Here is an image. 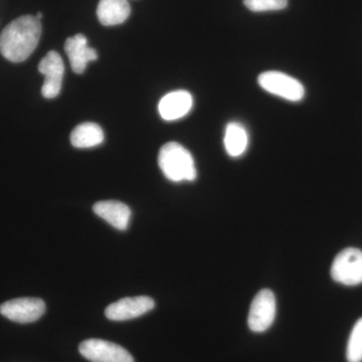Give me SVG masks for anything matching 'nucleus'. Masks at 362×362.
Masks as SVG:
<instances>
[{
    "mask_svg": "<svg viewBox=\"0 0 362 362\" xmlns=\"http://www.w3.org/2000/svg\"><path fill=\"white\" fill-rule=\"evenodd\" d=\"M42 23L33 16L11 21L0 35V52L13 63L25 61L39 45Z\"/></svg>",
    "mask_w": 362,
    "mask_h": 362,
    "instance_id": "obj_1",
    "label": "nucleus"
},
{
    "mask_svg": "<svg viewBox=\"0 0 362 362\" xmlns=\"http://www.w3.org/2000/svg\"><path fill=\"white\" fill-rule=\"evenodd\" d=\"M158 164L165 177L173 182L194 181L197 178L194 157L180 143L164 144L159 151Z\"/></svg>",
    "mask_w": 362,
    "mask_h": 362,
    "instance_id": "obj_2",
    "label": "nucleus"
},
{
    "mask_svg": "<svg viewBox=\"0 0 362 362\" xmlns=\"http://www.w3.org/2000/svg\"><path fill=\"white\" fill-rule=\"evenodd\" d=\"M331 277L345 286L362 283V252L356 247H347L335 257L331 266Z\"/></svg>",
    "mask_w": 362,
    "mask_h": 362,
    "instance_id": "obj_3",
    "label": "nucleus"
},
{
    "mask_svg": "<svg viewBox=\"0 0 362 362\" xmlns=\"http://www.w3.org/2000/svg\"><path fill=\"white\" fill-rule=\"evenodd\" d=\"M258 82L266 92L287 101L299 102L305 96L304 86L296 78L282 71H265L259 76Z\"/></svg>",
    "mask_w": 362,
    "mask_h": 362,
    "instance_id": "obj_4",
    "label": "nucleus"
},
{
    "mask_svg": "<svg viewBox=\"0 0 362 362\" xmlns=\"http://www.w3.org/2000/svg\"><path fill=\"white\" fill-rule=\"evenodd\" d=\"M277 303L274 293L270 289H263L255 296L249 316L247 325L252 332H265L275 320Z\"/></svg>",
    "mask_w": 362,
    "mask_h": 362,
    "instance_id": "obj_5",
    "label": "nucleus"
},
{
    "mask_svg": "<svg viewBox=\"0 0 362 362\" xmlns=\"http://www.w3.org/2000/svg\"><path fill=\"white\" fill-rule=\"evenodd\" d=\"M78 351L92 362H134V358L127 350L106 340H85L78 346Z\"/></svg>",
    "mask_w": 362,
    "mask_h": 362,
    "instance_id": "obj_6",
    "label": "nucleus"
},
{
    "mask_svg": "<svg viewBox=\"0 0 362 362\" xmlns=\"http://www.w3.org/2000/svg\"><path fill=\"white\" fill-rule=\"evenodd\" d=\"M45 312V304L40 298H16L0 305V314L16 323H33Z\"/></svg>",
    "mask_w": 362,
    "mask_h": 362,
    "instance_id": "obj_7",
    "label": "nucleus"
},
{
    "mask_svg": "<svg viewBox=\"0 0 362 362\" xmlns=\"http://www.w3.org/2000/svg\"><path fill=\"white\" fill-rule=\"evenodd\" d=\"M39 71L45 77L42 94L45 99L58 97L63 85L65 65L59 52L51 51L40 61Z\"/></svg>",
    "mask_w": 362,
    "mask_h": 362,
    "instance_id": "obj_8",
    "label": "nucleus"
},
{
    "mask_svg": "<svg viewBox=\"0 0 362 362\" xmlns=\"http://www.w3.org/2000/svg\"><path fill=\"white\" fill-rule=\"evenodd\" d=\"M154 306L156 302L150 297L123 298L115 303L109 305L105 310V315L112 321L131 320L151 311Z\"/></svg>",
    "mask_w": 362,
    "mask_h": 362,
    "instance_id": "obj_9",
    "label": "nucleus"
},
{
    "mask_svg": "<svg viewBox=\"0 0 362 362\" xmlns=\"http://www.w3.org/2000/svg\"><path fill=\"white\" fill-rule=\"evenodd\" d=\"M194 107V98L187 90H178L168 93L158 104L159 115L165 121L180 120L189 113Z\"/></svg>",
    "mask_w": 362,
    "mask_h": 362,
    "instance_id": "obj_10",
    "label": "nucleus"
},
{
    "mask_svg": "<svg viewBox=\"0 0 362 362\" xmlns=\"http://www.w3.org/2000/svg\"><path fill=\"white\" fill-rule=\"evenodd\" d=\"M65 51L76 74L84 73L88 64L98 59L97 52L89 47L87 37L81 33L66 40Z\"/></svg>",
    "mask_w": 362,
    "mask_h": 362,
    "instance_id": "obj_11",
    "label": "nucleus"
},
{
    "mask_svg": "<svg viewBox=\"0 0 362 362\" xmlns=\"http://www.w3.org/2000/svg\"><path fill=\"white\" fill-rule=\"evenodd\" d=\"M94 213L119 230H126L129 226L131 211L129 206L117 201L99 202L93 206Z\"/></svg>",
    "mask_w": 362,
    "mask_h": 362,
    "instance_id": "obj_12",
    "label": "nucleus"
},
{
    "mask_svg": "<svg viewBox=\"0 0 362 362\" xmlns=\"http://www.w3.org/2000/svg\"><path fill=\"white\" fill-rule=\"evenodd\" d=\"M131 7L127 0H100L97 16L105 26L118 25L129 18Z\"/></svg>",
    "mask_w": 362,
    "mask_h": 362,
    "instance_id": "obj_13",
    "label": "nucleus"
},
{
    "mask_svg": "<svg viewBox=\"0 0 362 362\" xmlns=\"http://www.w3.org/2000/svg\"><path fill=\"white\" fill-rule=\"evenodd\" d=\"M223 144L226 153L233 158L242 156L249 146V134L243 124L230 122L226 125Z\"/></svg>",
    "mask_w": 362,
    "mask_h": 362,
    "instance_id": "obj_14",
    "label": "nucleus"
},
{
    "mask_svg": "<svg viewBox=\"0 0 362 362\" xmlns=\"http://www.w3.org/2000/svg\"><path fill=\"white\" fill-rule=\"evenodd\" d=\"M104 141V132L96 123L86 122L78 125L71 134V142L76 148H92Z\"/></svg>",
    "mask_w": 362,
    "mask_h": 362,
    "instance_id": "obj_15",
    "label": "nucleus"
},
{
    "mask_svg": "<svg viewBox=\"0 0 362 362\" xmlns=\"http://www.w3.org/2000/svg\"><path fill=\"white\" fill-rule=\"evenodd\" d=\"M346 358L349 362L362 361V318L357 320L350 333Z\"/></svg>",
    "mask_w": 362,
    "mask_h": 362,
    "instance_id": "obj_16",
    "label": "nucleus"
},
{
    "mask_svg": "<svg viewBox=\"0 0 362 362\" xmlns=\"http://www.w3.org/2000/svg\"><path fill=\"white\" fill-rule=\"evenodd\" d=\"M247 9L254 13L282 11L288 6V0H244Z\"/></svg>",
    "mask_w": 362,
    "mask_h": 362,
    "instance_id": "obj_17",
    "label": "nucleus"
},
{
    "mask_svg": "<svg viewBox=\"0 0 362 362\" xmlns=\"http://www.w3.org/2000/svg\"><path fill=\"white\" fill-rule=\"evenodd\" d=\"M35 18H37V20H42V13H39L37 14V16H35Z\"/></svg>",
    "mask_w": 362,
    "mask_h": 362,
    "instance_id": "obj_18",
    "label": "nucleus"
}]
</instances>
